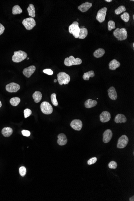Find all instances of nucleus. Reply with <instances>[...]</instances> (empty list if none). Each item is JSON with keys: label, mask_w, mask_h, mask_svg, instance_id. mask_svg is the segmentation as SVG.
I'll list each match as a JSON object with an SVG mask.
<instances>
[{"label": "nucleus", "mask_w": 134, "mask_h": 201, "mask_svg": "<svg viewBox=\"0 0 134 201\" xmlns=\"http://www.w3.org/2000/svg\"><path fill=\"white\" fill-rule=\"evenodd\" d=\"M120 63L116 59L112 60L109 63V69L110 70H114L120 66Z\"/></svg>", "instance_id": "a211bd4d"}, {"label": "nucleus", "mask_w": 134, "mask_h": 201, "mask_svg": "<svg viewBox=\"0 0 134 201\" xmlns=\"http://www.w3.org/2000/svg\"><path fill=\"white\" fill-rule=\"evenodd\" d=\"M133 19H134V15H133Z\"/></svg>", "instance_id": "49530a36"}, {"label": "nucleus", "mask_w": 134, "mask_h": 201, "mask_svg": "<svg viewBox=\"0 0 134 201\" xmlns=\"http://www.w3.org/2000/svg\"><path fill=\"white\" fill-rule=\"evenodd\" d=\"M95 74L93 71H90L88 72L84 73L83 76V79L85 80H88L90 78H93Z\"/></svg>", "instance_id": "a878e982"}, {"label": "nucleus", "mask_w": 134, "mask_h": 201, "mask_svg": "<svg viewBox=\"0 0 134 201\" xmlns=\"http://www.w3.org/2000/svg\"><path fill=\"white\" fill-rule=\"evenodd\" d=\"M20 89V86L18 84L12 82L6 86V90L9 92H16Z\"/></svg>", "instance_id": "9d476101"}, {"label": "nucleus", "mask_w": 134, "mask_h": 201, "mask_svg": "<svg viewBox=\"0 0 134 201\" xmlns=\"http://www.w3.org/2000/svg\"><path fill=\"white\" fill-rule=\"evenodd\" d=\"M129 141V138L126 135H122L118 140L117 147L119 149L124 148L127 146Z\"/></svg>", "instance_id": "1a4fd4ad"}, {"label": "nucleus", "mask_w": 134, "mask_h": 201, "mask_svg": "<svg viewBox=\"0 0 134 201\" xmlns=\"http://www.w3.org/2000/svg\"><path fill=\"white\" fill-rule=\"evenodd\" d=\"M29 59H30V58H29V57H27V60H28Z\"/></svg>", "instance_id": "a18cd8bd"}, {"label": "nucleus", "mask_w": 134, "mask_h": 201, "mask_svg": "<svg viewBox=\"0 0 134 201\" xmlns=\"http://www.w3.org/2000/svg\"><path fill=\"white\" fill-rule=\"evenodd\" d=\"M83 124L82 121L79 119H75L72 121L70 123V126L72 128L76 131H80L82 128Z\"/></svg>", "instance_id": "9b49d317"}, {"label": "nucleus", "mask_w": 134, "mask_h": 201, "mask_svg": "<svg viewBox=\"0 0 134 201\" xmlns=\"http://www.w3.org/2000/svg\"><path fill=\"white\" fill-rule=\"evenodd\" d=\"M24 114L25 118H27L31 115L32 111L30 109L27 108V109H25L24 111Z\"/></svg>", "instance_id": "f704fd0d"}, {"label": "nucleus", "mask_w": 134, "mask_h": 201, "mask_svg": "<svg viewBox=\"0 0 134 201\" xmlns=\"http://www.w3.org/2000/svg\"><path fill=\"white\" fill-rule=\"evenodd\" d=\"M57 80L60 85L68 84L70 81V77L64 72H60L57 75Z\"/></svg>", "instance_id": "20e7f679"}, {"label": "nucleus", "mask_w": 134, "mask_h": 201, "mask_svg": "<svg viewBox=\"0 0 134 201\" xmlns=\"http://www.w3.org/2000/svg\"><path fill=\"white\" fill-rule=\"evenodd\" d=\"M69 31L70 34H72L75 38L79 37L80 28L79 27V23L77 21H74L69 27Z\"/></svg>", "instance_id": "7ed1b4c3"}, {"label": "nucleus", "mask_w": 134, "mask_h": 201, "mask_svg": "<svg viewBox=\"0 0 134 201\" xmlns=\"http://www.w3.org/2000/svg\"><path fill=\"white\" fill-rule=\"evenodd\" d=\"M107 8L104 7L98 10L96 16V19L97 21L101 23L103 22L105 19L106 16L107 15Z\"/></svg>", "instance_id": "6e6552de"}, {"label": "nucleus", "mask_w": 134, "mask_h": 201, "mask_svg": "<svg viewBox=\"0 0 134 201\" xmlns=\"http://www.w3.org/2000/svg\"><path fill=\"white\" fill-rule=\"evenodd\" d=\"M28 12L29 13V16L32 18L35 17H36V10L35 7L32 4L29 5V6L27 9Z\"/></svg>", "instance_id": "4be33fe9"}, {"label": "nucleus", "mask_w": 134, "mask_h": 201, "mask_svg": "<svg viewBox=\"0 0 134 201\" xmlns=\"http://www.w3.org/2000/svg\"><path fill=\"white\" fill-rule=\"evenodd\" d=\"M109 98L113 100H116L117 98L116 91L114 87H111L108 90Z\"/></svg>", "instance_id": "f3484780"}, {"label": "nucleus", "mask_w": 134, "mask_h": 201, "mask_svg": "<svg viewBox=\"0 0 134 201\" xmlns=\"http://www.w3.org/2000/svg\"><path fill=\"white\" fill-rule=\"evenodd\" d=\"M127 121L126 116L123 114H119L116 116L114 119V121L116 123H125Z\"/></svg>", "instance_id": "6ab92c4d"}, {"label": "nucleus", "mask_w": 134, "mask_h": 201, "mask_svg": "<svg viewBox=\"0 0 134 201\" xmlns=\"http://www.w3.org/2000/svg\"><path fill=\"white\" fill-rule=\"evenodd\" d=\"M133 47H134V43H133Z\"/></svg>", "instance_id": "de8ad7c7"}, {"label": "nucleus", "mask_w": 134, "mask_h": 201, "mask_svg": "<svg viewBox=\"0 0 134 201\" xmlns=\"http://www.w3.org/2000/svg\"><path fill=\"white\" fill-rule=\"evenodd\" d=\"M27 56L26 52L23 51L19 50L15 51L12 57V60L14 62L19 63L24 60Z\"/></svg>", "instance_id": "f03ea898"}, {"label": "nucleus", "mask_w": 134, "mask_h": 201, "mask_svg": "<svg viewBox=\"0 0 134 201\" xmlns=\"http://www.w3.org/2000/svg\"><path fill=\"white\" fill-rule=\"evenodd\" d=\"M88 34L87 29L86 28H80L79 38L80 39H84L86 37Z\"/></svg>", "instance_id": "b1692460"}, {"label": "nucleus", "mask_w": 134, "mask_h": 201, "mask_svg": "<svg viewBox=\"0 0 134 201\" xmlns=\"http://www.w3.org/2000/svg\"><path fill=\"white\" fill-rule=\"evenodd\" d=\"M36 70V66H31L28 68H25L23 70V73L25 77L29 78L34 73Z\"/></svg>", "instance_id": "f8f14e48"}, {"label": "nucleus", "mask_w": 134, "mask_h": 201, "mask_svg": "<svg viewBox=\"0 0 134 201\" xmlns=\"http://www.w3.org/2000/svg\"><path fill=\"white\" fill-rule=\"evenodd\" d=\"M40 108L42 112L45 115H50L53 111V107L48 102H43L41 104Z\"/></svg>", "instance_id": "0eeeda50"}, {"label": "nucleus", "mask_w": 134, "mask_h": 201, "mask_svg": "<svg viewBox=\"0 0 134 201\" xmlns=\"http://www.w3.org/2000/svg\"><path fill=\"white\" fill-rule=\"evenodd\" d=\"M4 30H5V28L4 26L1 23H0V36L3 33Z\"/></svg>", "instance_id": "58836bf2"}, {"label": "nucleus", "mask_w": 134, "mask_h": 201, "mask_svg": "<svg viewBox=\"0 0 134 201\" xmlns=\"http://www.w3.org/2000/svg\"><path fill=\"white\" fill-rule=\"evenodd\" d=\"M77 20H78H78H79V19H77Z\"/></svg>", "instance_id": "09e8293b"}, {"label": "nucleus", "mask_w": 134, "mask_h": 201, "mask_svg": "<svg viewBox=\"0 0 134 201\" xmlns=\"http://www.w3.org/2000/svg\"><path fill=\"white\" fill-rule=\"evenodd\" d=\"M113 35L119 41H123L127 38V31L125 28H117L114 31Z\"/></svg>", "instance_id": "f257e3e1"}, {"label": "nucleus", "mask_w": 134, "mask_h": 201, "mask_svg": "<svg viewBox=\"0 0 134 201\" xmlns=\"http://www.w3.org/2000/svg\"><path fill=\"white\" fill-rule=\"evenodd\" d=\"M81 28H85V27H84V26H83V27H81Z\"/></svg>", "instance_id": "c03bdc74"}, {"label": "nucleus", "mask_w": 134, "mask_h": 201, "mask_svg": "<svg viewBox=\"0 0 134 201\" xmlns=\"http://www.w3.org/2000/svg\"><path fill=\"white\" fill-rule=\"evenodd\" d=\"M64 64L67 66H71L73 65H80L82 63V60L79 58H75L73 56L67 57L64 60Z\"/></svg>", "instance_id": "39448f33"}, {"label": "nucleus", "mask_w": 134, "mask_h": 201, "mask_svg": "<svg viewBox=\"0 0 134 201\" xmlns=\"http://www.w3.org/2000/svg\"><path fill=\"white\" fill-rule=\"evenodd\" d=\"M108 29L109 31H111L113 29H115V23L113 21H109L108 23Z\"/></svg>", "instance_id": "2f4dec72"}, {"label": "nucleus", "mask_w": 134, "mask_h": 201, "mask_svg": "<svg viewBox=\"0 0 134 201\" xmlns=\"http://www.w3.org/2000/svg\"><path fill=\"white\" fill-rule=\"evenodd\" d=\"M13 131V129L10 127H4L2 129V134L5 137H8L10 136L12 134Z\"/></svg>", "instance_id": "aec40b11"}, {"label": "nucleus", "mask_w": 134, "mask_h": 201, "mask_svg": "<svg viewBox=\"0 0 134 201\" xmlns=\"http://www.w3.org/2000/svg\"><path fill=\"white\" fill-rule=\"evenodd\" d=\"M57 81V80H56V79H55V80H54V82H56Z\"/></svg>", "instance_id": "79ce46f5"}, {"label": "nucleus", "mask_w": 134, "mask_h": 201, "mask_svg": "<svg viewBox=\"0 0 134 201\" xmlns=\"http://www.w3.org/2000/svg\"><path fill=\"white\" fill-rule=\"evenodd\" d=\"M100 118L101 122H106L109 121L110 119V114L108 111H103L100 116Z\"/></svg>", "instance_id": "4468645a"}, {"label": "nucleus", "mask_w": 134, "mask_h": 201, "mask_svg": "<svg viewBox=\"0 0 134 201\" xmlns=\"http://www.w3.org/2000/svg\"><path fill=\"white\" fill-rule=\"evenodd\" d=\"M129 201H134V196H133L132 197H131L130 199H129Z\"/></svg>", "instance_id": "ea45409f"}, {"label": "nucleus", "mask_w": 134, "mask_h": 201, "mask_svg": "<svg viewBox=\"0 0 134 201\" xmlns=\"http://www.w3.org/2000/svg\"><path fill=\"white\" fill-rule=\"evenodd\" d=\"M58 140L57 143L60 146H63L66 145L68 142V139L66 135L63 133H60L57 136Z\"/></svg>", "instance_id": "2eb2a0df"}, {"label": "nucleus", "mask_w": 134, "mask_h": 201, "mask_svg": "<svg viewBox=\"0 0 134 201\" xmlns=\"http://www.w3.org/2000/svg\"><path fill=\"white\" fill-rule=\"evenodd\" d=\"M51 102L53 105L54 106H57L58 103L56 99V94L55 93L52 94L51 96Z\"/></svg>", "instance_id": "7c9ffc66"}, {"label": "nucleus", "mask_w": 134, "mask_h": 201, "mask_svg": "<svg viewBox=\"0 0 134 201\" xmlns=\"http://www.w3.org/2000/svg\"><path fill=\"white\" fill-rule=\"evenodd\" d=\"M113 134L111 130L107 129L106 130L103 134V141L104 143H108L113 137Z\"/></svg>", "instance_id": "ddd939ff"}, {"label": "nucleus", "mask_w": 134, "mask_h": 201, "mask_svg": "<svg viewBox=\"0 0 134 201\" xmlns=\"http://www.w3.org/2000/svg\"><path fill=\"white\" fill-rule=\"evenodd\" d=\"M21 101V100L18 97L12 98L10 100V103L12 106L15 107L19 105Z\"/></svg>", "instance_id": "bb28decb"}, {"label": "nucleus", "mask_w": 134, "mask_h": 201, "mask_svg": "<svg viewBox=\"0 0 134 201\" xmlns=\"http://www.w3.org/2000/svg\"><path fill=\"white\" fill-rule=\"evenodd\" d=\"M92 3L86 2L80 5L78 7V9L81 12H86L92 7Z\"/></svg>", "instance_id": "dca6fc26"}, {"label": "nucleus", "mask_w": 134, "mask_h": 201, "mask_svg": "<svg viewBox=\"0 0 134 201\" xmlns=\"http://www.w3.org/2000/svg\"><path fill=\"white\" fill-rule=\"evenodd\" d=\"M97 104V102L96 100L89 99L85 102V107L86 108H90L95 107Z\"/></svg>", "instance_id": "412c9836"}, {"label": "nucleus", "mask_w": 134, "mask_h": 201, "mask_svg": "<svg viewBox=\"0 0 134 201\" xmlns=\"http://www.w3.org/2000/svg\"><path fill=\"white\" fill-rule=\"evenodd\" d=\"M43 72L48 75H52L54 74L53 71L50 69H43Z\"/></svg>", "instance_id": "e433bc0d"}, {"label": "nucleus", "mask_w": 134, "mask_h": 201, "mask_svg": "<svg viewBox=\"0 0 134 201\" xmlns=\"http://www.w3.org/2000/svg\"><path fill=\"white\" fill-rule=\"evenodd\" d=\"M22 12H23V10L19 5H15L13 8L12 13L13 15L21 14Z\"/></svg>", "instance_id": "cd10ccee"}, {"label": "nucleus", "mask_w": 134, "mask_h": 201, "mask_svg": "<svg viewBox=\"0 0 134 201\" xmlns=\"http://www.w3.org/2000/svg\"><path fill=\"white\" fill-rule=\"evenodd\" d=\"M26 172H27L26 169L25 167L22 166L19 168V174H20V175H21L22 177H24V176H25V175H26Z\"/></svg>", "instance_id": "473e14b6"}, {"label": "nucleus", "mask_w": 134, "mask_h": 201, "mask_svg": "<svg viewBox=\"0 0 134 201\" xmlns=\"http://www.w3.org/2000/svg\"><path fill=\"white\" fill-rule=\"evenodd\" d=\"M97 159L96 157H93L92 158L90 159L88 161V164L89 165H91L92 164H94L97 161Z\"/></svg>", "instance_id": "c9c22d12"}, {"label": "nucleus", "mask_w": 134, "mask_h": 201, "mask_svg": "<svg viewBox=\"0 0 134 201\" xmlns=\"http://www.w3.org/2000/svg\"><path fill=\"white\" fill-rule=\"evenodd\" d=\"M105 53L104 50L102 48H99L96 50L94 53V56L96 58H100L104 56Z\"/></svg>", "instance_id": "393cba45"}, {"label": "nucleus", "mask_w": 134, "mask_h": 201, "mask_svg": "<svg viewBox=\"0 0 134 201\" xmlns=\"http://www.w3.org/2000/svg\"><path fill=\"white\" fill-rule=\"evenodd\" d=\"M108 167L110 169H116L117 167V164L116 161H111L108 164Z\"/></svg>", "instance_id": "72a5a7b5"}, {"label": "nucleus", "mask_w": 134, "mask_h": 201, "mask_svg": "<svg viewBox=\"0 0 134 201\" xmlns=\"http://www.w3.org/2000/svg\"><path fill=\"white\" fill-rule=\"evenodd\" d=\"M21 133L24 136L27 137L30 136L31 134L30 132L27 130H23V131H22Z\"/></svg>", "instance_id": "4c0bfd02"}, {"label": "nucleus", "mask_w": 134, "mask_h": 201, "mask_svg": "<svg viewBox=\"0 0 134 201\" xmlns=\"http://www.w3.org/2000/svg\"><path fill=\"white\" fill-rule=\"evenodd\" d=\"M121 19L123 20L125 22H128L130 19V16L129 13L127 12H125L120 16Z\"/></svg>", "instance_id": "c756f323"}, {"label": "nucleus", "mask_w": 134, "mask_h": 201, "mask_svg": "<svg viewBox=\"0 0 134 201\" xmlns=\"http://www.w3.org/2000/svg\"><path fill=\"white\" fill-rule=\"evenodd\" d=\"M22 24L27 30L32 29L36 25V22L33 18L29 17L25 19L22 21Z\"/></svg>", "instance_id": "423d86ee"}, {"label": "nucleus", "mask_w": 134, "mask_h": 201, "mask_svg": "<svg viewBox=\"0 0 134 201\" xmlns=\"http://www.w3.org/2000/svg\"><path fill=\"white\" fill-rule=\"evenodd\" d=\"M2 106V103H1V102L0 101V108Z\"/></svg>", "instance_id": "37998d69"}, {"label": "nucleus", "mask_w": 134, "mask_h": 201, "mask_svg": "<svg viewBox=\"0 0 134 201\" xmlns=\"http://www.w3.org/2000/svg\"><path fill=\"white\" fill-rule=\"evenodd\" d=\"M126 10V9L125 7L124 6H120L117 9H116L115 10V13L116 15H119L121 14L123 12L125 11Z\"/></svg>", "instance_id": "c85d7f7f"}, {"label": "nucleus", "mask_w": 134, "mask_h": 201, "mask_svg": "<svg viewBox=\"0 0 134 201\" xmlns=\"http://www.w3.org/2000/svg\"><path fill=\"white\" fill-rule=\"evenodd\" d=\"M105 1L107 2H111L112 1V0H106Z\"/></svg>", "instance_id": "a19ab883"}, {"label": "nucleus", "mask_w": 134, "mask_h": 201, "mask_svg": "<svg viewBox=\"0 0 134 201\" xmlns=\"http://www.w3.org/2000/svg\"><path fill=\"white\" fill-rule=\"evenodd\" d=\"M42 95L41 92L39 91H36L33 94V99L36 103H39L42 99Z\"/></svg>", "instance_id": "5701e85b"}]
</instances>
